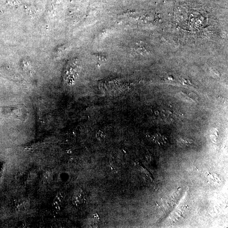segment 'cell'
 I'll list each match as a JSON object with an SVG mask.
<instances>
[{
	"mask_svg": "<svg viewBox=\"0 0 228 228\" xmlns=\"http://www.w3.org/2000/svg\"><path fill=\"white\" fill-rule=\"evenodd\" d=\"M0 112L5 117L22 121L27 120L29 114L27 108L23 104L0 107Z\"/></svg>",
	"mask_w": 228,
	"mask_h": 228,
	"instance_id": "obj_1",
	"label": "cell"
},
{
	"mask_svg": "<svg viewBox=\"0 0 228 228\" xmlns=\"http://www.w3.org/2000/svg\"><path fill=\"white\" fill-rule=\"evenodd\" d=\"M178 142L181 146L185 147L192 146L193 144V140L187 139V138H180L178 140Z\"/></svg>",
	"mask_w": 228,
	"mask_h": 228,
	"instance_id": "obj_2",
	"label": "cell"
}]
</instances>
